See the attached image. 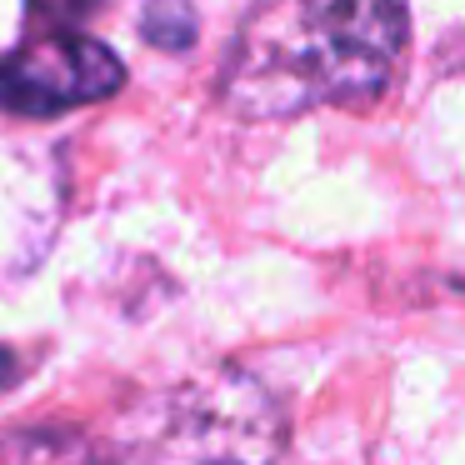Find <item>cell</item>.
<instances>
[{"instance_id": "6da1fadb", "label": "cell", "mask_w": 465, "mask_h": 465, "mask_svg": "<svg viewBox=\"0 0 465 465\" xmlns=\"http://www.w3.org/2000/svg\"><path fill=\"white\" fill-rule=\"evenodd\" d=\"M405 35V0H255L225 55L221 95L251 121L371 105L401 65Z\"/></svg>"}, {"instance_id": "7a4b0ae2", "label": "cell", "mask_w": 465, "mask_h": 465, "mask_svg": "<svg viewBox=\"0 0 465 465\" xmlns=\"http://www.w3.org/2000/svg\"><path fill=\"white\" fill-rule=\"evenodd\" d=\"M135 465H285V420L261 381L215 371L161 405Z\"/></svg>"}, {"instance_id": "3957f363", "label": "cell", "mask_w": 465, "mask_h": 465, "mask_svg": "<svg viewBox=\"0 0 465 465\" xmlns=\"http://www.w3.org/2000/svg\"><path fill=\"white\" fill-rule=\"evenodd\" d=\"M121 85V55L81 31H41L0 55V111L5 115H65L75 105L111 101Z\"/></svg>"}, {"instance_id": "277c9868", "label": "cell", "mask_w": 465, "mask_h": 465, "mask_svg": "<svg viewBox=\"0 0 465 465\" xmlns=\"http://www.w3.org/2000/svg\"><path fill=\"white\" fill-rule=\"evenodd\" d=\"M15 460L11 465H105L81 435H65V430H45V435H25L15 440Z\"/></svg>"}, {"instance_id": "5b68a950", "label": "cell", "mask_w": 465, "mask_h": 465, "mask_svg": "<svg viewBox=\"0 0 465 465\" xmlns=\"http://www.w3.org/2000/svg\"><path fill=\"white\" fill-rule=\"evenodd\" d=\"M101 5H105V0H25L31 21H41L45 31H71V25L91 21Z\"/></svg>"}, {"instance_id": "8992f818", "label": "cell", "mask_w": 465, "mask_h": 465, "mask_svg": "<svg viewBox=\"0 0 465 465\" xmlns=\"http://www.w3.org/2000/svg\"><path fill=\"white\" fill-rule=\"evenodd\" d=\"M15 375H21V355L0 345V395H5V391L15 385Z\"/></svg>"}]
</instances>
